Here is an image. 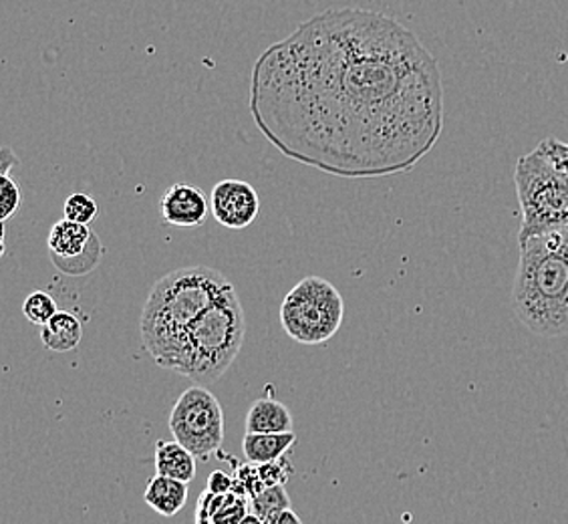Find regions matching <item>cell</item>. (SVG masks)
Returning <instances> with one entry per match:
<instances>
[{
  "label": "cell",
  "mask_w": 568,
  "mask_h": 524,
  "mask_svg": "<svg viewBox=\"0 0 568 524\" xmlns=\"http://www.w3.org/2000/svg\"><path fill=\"white\" fill-rule=\"evenodd\" d=\"M258 132L282 156L339 178L412 172L444 132L435 56L400 21L329 9L258 56Z\"/></svg>",
  "instance_id": "cell-1"
},
{
  "label": "cell",
  "mask_w": 568,
  "mask_h": 524,
  "mask_svg": "<svg viewBox=\"0 0 568 524\" xmlns=\"http://www.w3.org/2000/svg\"><path fill=\"white\" fill-rule=\"evenodd\" d=\"M230 285L220 270L210 267L176 268L157 280L140 321L147 356L159 368L174 369L186 331Z\"/></svg>",
  "instance_id": "cell-2"
},
{
  "label": "cell",
  "mask_w": 568,
  "mask_h": 524,
  "mask_svg": "<svg viewBox=\"0 0 568 524\" xmlns=\"http://www.w3.org/2000/svg\"><path fill=\"white\" fill-rule=\"evenodd\" d=\"M518 246L514 315L540 337L568 335V226Z\"/></svg>",
  "instance_id": "cell-3"
},
{
  "label": "cell",
  "mask_w": 568,
  "mask_h": 524,
  "mask_svg": "<svg viewBox=\"0 0 568 524\" xmlns=\"http://www.w3.org/2000/svg\"><path fill=\"white\" fill-rule=\"evenodd\" d=\"M245 333L242 302L230 285L186 331L172 371L196 383L220 380L238 358Z\"/></svg>",
  "instance_id": "cell-4"
},
{
  "label": "cell",
  "mask_w": 568,
  "mask_h": 524,
  "mask_svg": "<svg viewBox=\"0 0 568 524\" xmlns=\"http://www.w3.org/2000/svg\"><path fill=\"white\" fill-rule=\"evenodd\" d=\"M514 186L523 210L518 245L568 226V174L552 166L538 150L518 160Z\"/></svg>",
  "instance_id": "cell-5"
},
{
  "label": "cell",
  "mask_w": 568,
  "mask_h": 524,
  "mask_svg": "<svg viewBox=\"0 0 568 524\" xmlns=\"http://www.w3.org/2000/svg\"><path fill=\"white\" fill-rule=\"evenodd\" d=\"M345 317V301L333 282L304 277L280 305V325L301 346H323L337 335Z\"/></svg>",
  "instance_id": "cell-6"
},
{
  "label": "cell",
  "mask_w": 568,
  "mask_h": 524,
  "mask_svg": "<svg viewBox=\"0 0 568 524\" xmlns=\"http://www.w3.org/2000/svg\"><path fill=\"white\" fill-rule=\"evenodd\" d=\"M169 432L198 460H208L223 448V405L206 388L192 386L169 413Z\"/></svg>",
  "instance_id": "cell-7"
},
{
  "label": "cell",
  "mask_w": 568,
  "mask_h": 524,
  "mask_svg": "<svg viewBox=\"0 0 568 524\" xmlns=\"http://www.w3.org/2000/svg\"><path fill=\"white\" fill-rule=\"evenodd\" d=\"M47 246L53 265L69 277L87 275L103 257L97 235H93L85 224L71 223L68 218H61L51 228Z\"/></svg>",
  "instance_id": "cell-8"
},
{
  "label": "cell",
  "mask_w": 568,
  "mask_h": 524,
  "mask_svg": "<svg viewBox=\"0 0 568 524\" xmlns=\"http://www.w3.org/2000/svg\"><path fill=\"white\" fill-rule=\"evenodd\" d=\"M214 220L230 230H242L260 214V198L252 184L245 179H223L210 194Z\"/></svg>",
  "instance_id": "cell-9"
},
{
  "label": "cell",
  "mask_w": 568,
  "mask_h": 524,
  "mask_svg": "<svg viewBox=\"0 0 568 524\" xmlns=\"http://www.w3.org/2000/svg\"><path fill=\"white\" fill-rule=\"evenodd\" d=\"M213 213L210 198L204 192L188 184L178 182L167 188L159 201V216L167 226L176 228H196L208 220Z\"/></svg>",
  "instance_id": "cell-10"
},
{
  "label": "cell",
  "mask_w": 568,
  "mask_h": 524,
  "mask_svg": "<svg viewBox=\"0 0 568 524\" xmlns=\"http://www.w3.org/2000/svg\"><path fill=\"white\" fill-rule=\"evenodd\" d=\"M292 415L285 403L262 398L250 405L246 413V434H289Z\"/></svg>",
  "instance_id": "cell-11"
},
{
  "label": "cell",
  "mask_w": 568,
  "mask_h": 524,
  "mask_svg": "<svg viewBox=\"0 0 568 524\" xmlns=\"http://www.w3.org/2000/svg\"><path fill=\"white\" fill-rule=\"evenodd\" d=\"M188 484L156 474L147 482L144 501L162 516H176L188 502Z\"/></svg>",
  "instance_id": "cell-12"
},
{
  "label": "cell",
  "mask_w": 568,
  "mask_h": 524,
  "mask_svg": "<svg viewBox=\"0 0 568 524\" xmlns=\"http://www.w3.org/2000/svg\"><path fill=\"white\" fill-rule=\"evenodd\" d=\"M196 460L189 450L174 442L159 440L156 444V474L189 484L196 479Z\"/></svg>",
  "instance_id": "cell-13"
},
{
  "label": "cell",
  "mask_w": 568,
  "mask_h": 524,
  "mask_svg": "<svg viewBox=\"0 0 568 524\" xmlns=\"http://www.w3.org/2000/svg\"><path fill=\"white\" fill-rule=\"evenodd\" d=\"M81 339L83 327L73 312L59 311L45 327H41V341L49 351L68 353L81 343Z\"/></svg>",
  "instance_id": "cell-14"
},
{
  "label": "cell",
  "mask_w": 568,
  "mask_h": 524,
  "mask_svg": "<svg viewBox=\"0 0 568 524\" xmlns=\"http://www.w3.org/2000/svg\"><path fill=\"white\" fill-rule=\"evenodd\" d=\"M297 435L289 434H246L242 440V450L250 464H270L277 462L280 458L295 446Z\"/></svg>",
  "instance_id": "cell-15"
},
{
  "label": "cell",
  "mask_w": 568,
  "mask_h": 524,
  "mask_svg": "<svg viewBox=\"0 0 568 524\" xmlns=\"http://www.w3.org/2000/svg\"><path fill=\"white\" fill-rule=\"evenodd\" d=\"M289 508L290 496L285 486H267L255 499H250V513L257 514L267 524Z\"/></svg>",
  "instance_id": "cell-16"
},
{
  "label": "cell",
  "mask_w": 568,
  "mask_h": 524,
  "mask_svg": "<svg viewBox=\"0 0 568 524\" xmlns=\"http://www.w3.org/2000/svg\"><path fill=\"white\" fill-rule=\"evenodd\" d=\"M56 312H59V309H56L55 299L49 292L34 290L24 299L23 315L29 323L45 327L55 317Z\"/></svg>",
  "instance_id": "cell-17"
},
{
  "label": "cell",
  "mask_w": 568,
  "mask_h": 524,
  "mask_svg": "<svg viewBox=\"0 0 568 524\" xmlns=\"http://www.w3.org/2000/svg\"><path fill=\"white\" fill-rule=\"evenodd\" d=\"M100 214V206L95 198H91L87 194H71L65 206H63V218H68L71 223L87 224L93 223Z\"/></svg>",
  "instance_id": "cell-18"
},
{
  "label": "cell",
  "mask_w": 568,
  "mask_h": 524,
  "mask_svg": "<svg viewBox=\"0 0 568 524\" xmlns=\"http://www.w3.org/2000/svg\"><path fill=\"white\" fill-rule=\"evenodd\" d=\"M250 513V499L240 496L236 492L224 494L220 508L214 513V524H240L246 514Z\"/></svg>",
  "instance_id": "cell-19"
},
{
  "label": "cell",
  "mask_w": 568,
  "mask_h": 524,
  "mask_svg": "<svg viewBox=\"0 0 568 524\" xmlns=\"http://www.w3.org/2000/svg\"><path fill=\"white\" fill-rule=\"evenodd\" d=\"M23 202V194H21V186L17 179H12L9 174L0 176V204H2V223H7L12 214L19 213Z\"/></svg>",
  "instance_id": "cell-20"
},
{
  "label": "cell",
  "mask_w": 568,
  "mask_h": 524,
  "mask_svg": "<svg viewBox=\"0 0 568 524\" xmlns=\"http://www.w3.org/2000/svg\"><path fill=\"white\" fill-rule=\"evenodd\" d=\"M543 156L552 164V166L568 174V144L560 142L558 137H546L538 147H536Z\"/></svg>",
  "instance_id": "cell-21"
},
{
  "label": "cell",
  "mask_w": 568,
  "mask_h": 524,
  "mask_svg": "<svg viewBox=\"0 0 568 524\" xmlns=\"http://www.w3.org/2000/svg\"><path fill=\"white\" fill-rule=\"evenodd\" d=\"M258 474H260V480H262L265 486H285V482L292 474V466L285 458H280L277 462L258 466Z\"/></svg>",
  "instance_id": "cell-22"
},
{
  "label": "cell",
  "mask_w": 568,
  "mask_h": 524,
  "mask_svg": "<svg viewBox=\"0 0 568 524\" xmlns=\"http://www.w3.org/2000/svg\"><path fill=\"white\" fill-rule=\"evenodd\" d=\"M233 489H235V479L223 470H214L206 480V491L214 492V494H228V492H233Z\"/></svg>",
  "instance_id": "cell-23"
},
{
  "label": "cell",
  "mask_w": 568,
  "mask_h": 524,
  "mask_svg": "<svg viewBox=\"0 0 568 524\" xmlns=\"http://www.w3.org/2000/svg\"><path fill=\"white\" fill-rule=\"evenodd\" d=\"M17 164H19V160L12 154L11 147H2V152H0V176H7L11 172V167L17 166Z\"/></svg>",
  "instance_id": "cell-24"
},
{
  "label": "cell",
  "mask_w": 568,
  "mask_h": 524,
  "mask_svg": "<svg viewBox=\"0 0 568 524\" xmlns=\"http://www.w3.org/2000/svg\"><path fill=\"white\" fill-rule=\"evenodd\" d=\"M268 524H302V521L299 518V514L289 508V511L280 513L279 516H275Z\"/></svg>",
  "instance_id": "cell-25"
},
{
  "label": "cell",
  "mask_w": 568,
  "mask_h": 524,
  "mask_svg": "<svg viewBox=\"0 0 568 524\" xmlns=\"http://www.w3.org/2000/svg\"><path fill=\"white\" fill-rule=\"evenodd\" d=\"M196 524H214L208 508L202 502H196Z\"/></svg>",
  "instance_id": "cell-26"
},
{
  "label": "cell",
  "mask_w": 568,
  "mask_h": 524,
  "mask_svg": "<svg viewBox=\"0 0 568 524\" xmlns=\"http://www.w3.org/2000/svg\"><path fill=\"white\" fill-rule=\"evenodd\" d=\"M240 524H267L262 518H258L257 514L248 513L245 516V521Z\"/></svg>",
  "instance_id": "cell-27"
}]
</instances>
